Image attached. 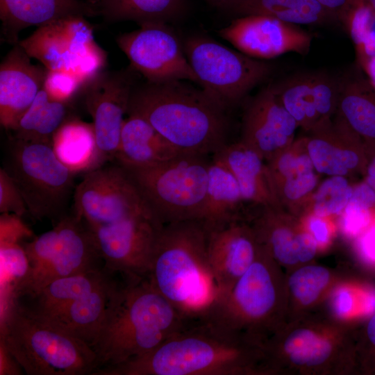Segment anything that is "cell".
<instances>
[{"instance_id": "20", "label": "cell", "mask_w": 375, "mask_h": 375, "mask_svg": "<svg viewBox=\"0 0 375 375\" xmlns=\"http://www.w3.org/2000/svg\"><path fill=\"white\" fill-rule=\"evenodd\" d=\"M260 247L252 226L244 220L210 231L209 260L223 299L255 261Z\"/></svg>"}, {"instance_id": "36", "label": "cell", "mask_w": 375, "mask_h": 375, "mask_svg": "<svg viewBox=\"0 0 375 375\" xmlns=\"http://www.w3.org/2000/svg\"><path fill=\"white\" fill-rule=\"evenodd\" d=\"M353 188L348 177L328 176L309 199L310 213L324 217L340 215L350 201Z\"/></svg>"}, {"instance_id": "41", "label": "cell", "mask_w": 375, "mask_h": 375, "mask_svg": "<svg viewBox=\"0 0 375 375\" xmlns=\"http://www.w3.org/2000/svg\"><path fill=\"white\" fill-rule=\"evenodd\" d=\"M362 338L361 362L367 372H375V312L367 322Z\"/></svg>"}, {"instance_id": "34", "label": "cell", "mask_w": 375, "mask_h": 375, "mask_svg": "<svg viewBox=\"0 0 375 375\" xmlns=\"http://www.w3.org/2000/svg\"><path fill=\"white\" fill-rule=\"evenodd\" d=\"M228 12L267 15L297 26L322 24L330 13L317 0H238Z\"/></svg>"}, {"instance_id": "8", "label": "cell", "mask_w": 375, "mask_h": 375, "mask_svg": "<svg viewBox=\"0 0 375 375\" xmlns=\"http://www.w3.org/2000/svg\"><path fill=\"white\" fill-rule=\"evenodd\" d=\"M2 167L17 185L33 218L56 223L65 216L76 174L58 158L51 143L12 137Z\"/></svg>"}, {"instance_id": "44", "label": "cell", "mask_w": 375, "mask_h": 375, "mask_svg": "<svg viewBox=\"0 0 375 375\" xmlns=\"http://www.w3.org/2000/svg\"><path fill=\"white\" fill-rule=\"evenodd\" d=\"M366 153V165L364 174V182L375 193V141L363 140Z\"/></svg>"}, {"instance_id": "50", "label": "cell", "mask_w": 375, "mask_h": 375, "mask_svg": "<svg viewBox=\"0 0 375 375\" xmlns=\"http://www.w3.org/2000/svg\"><path fill=\"white\" fill-rule=\"evenodd\" d=\"M90 3L95 6L98 8V5L99 4L101 0H87Z\"/></svg>"}, {"instance_id": "17", "label": "cell", "mask_w": 375, "mask_h": 375, "mask_svg": "<svg viewBox=\"0 0 375 375\" xmlns=\"http://www.w3.org/2000/svg\"><path fill=\"white\" fill-rule=\"evenodd\" d=\"M340 79L324 73L294 75L272 85L280 102L307 133L334 117Z\"/></svg>"}, {"instance_id": "3", "label": "cell", "mask_w": 375, "mask_h": 375, "mask_svg": "<svg viewBox=\"0 0 375 375\" xmlns=\"http://www.w3.org/2000/svg\"><path fill=\"white\" fill-rule=\"evenodd\" d=\"M127 114L143 117L183 153L212 156L228 143L226 110L187 81L138 83Z\"/></svg>"}, {"instance_id": "28", "label": "cell", "mask_w": 375, "mask_h": 375, "mask_svg": "<svg viewBox=\"0 0 375 375\" xmlns=\"http://www.w3.org/2000/svg\"><path fill=\"white\" fill-rule=\"evenodd\" d=\"M363 140L375 141V86L361 74L340 80L335 113Z\"/></svg>"}, {"instance_id": "39", "label": "cell", "mask_w": 375, "mask_h": 375, "mask_svg": "<svg viewBox=\"0 0 375 375\" xmlns=\"http://www.w3.org/2000/svg\"><path fill=\"white\" fill-rule=\"evenodd\" d=\"M374 15L375 12L366 0H358L347 12L343 22L356 47L372 31Z\"/></svg>"}, {"instance_id": "43", "label": "cell", "mask_w": 375, "mask_h": 375, "mask_svg": "<svg viewBox=\"0 0 375 375\" xmlns=\"http://www.w3.org/2000/svg\"><path fill=\"white\" fill-rule=\"evenodd\" d=\"M317 243L308 231H301L297 234V255L299 262H305L312 260L316 254Z\"/></svg>"}, {"instance_id": "16", "label": "cell", "mask_w": 375, "mask_h": 375, "mask_svg": "<svg viewBox=\"0 0 375 375\" xmlns=\"http://www.w3.org/2000/svg\"><path fill=\"white\" fill-rule=\"evenodd\" d=\"M219 34L239 51L258 60L290 52L306 55L312 41V36L297 25L262 15L240 16Z\"/></svg>"}, {"instance_id": "7", "label": "cell", "mask_w": 375, "mask_h": 375, "mask_svg": "<svg viewBox=\"0 0 375 375\" xmlns=\"http://www.w3.org/2000/svg\"><path fill=\"white\" fill-rule=\"evenodd\" d=\"M30 271L15 298L31 295L54 280L104 268V261L88 224L73 215L60 218L52 229L25 243Z\"/></svg>"}, {"instance_id": "27", "label": "cell", "mask_w": 375, "mask_h": 375, "mask_svg": "<svg viewBox=\"0 0 375 375\" xmlns=\"http://www.w3.org/2000/svg\"><path fill=\"white\" fill-rule=\"evenodd\" d=\"M115 272L104 267L101 270L58 278L33 294L15 300L33 315L48 318L92 292L106 282Z\"/></svg>"}, {"instance_id": "32", "label": "cell", "mask_w": 375, "mask_h": 375, "mask_svg": "<svg viewBox=\"0 0 375 375\" xmlns=\"http://www.w3.org/2000/svg\"><path fill=\"white\" fill-rule=\"evenodd\" d=\"M74 110V101L53 100L42 88L11 131L12 137L52 144L56 132L69 119L76 116Z\"/></svg>"}, {"instance_id": "1", "label": "cell", "mask_w": 375, "mask_h": 375, "mask_svg": "<svg viewBox=\"0 0 375 375\" xmlns=\"http://www.w3.org/2000/svg\"><path fill=\"white\" fill-rule=\"evenodd\" d=\"M269 369L264 343L213 319L186 321L151 351L93 375H243Z\"/></svg>"}, {"instance_id": "5", "label": "cell", "mask_w": 375, "mask_h": 375, "mask_svg": "<svg viewBox=\"0 0 375 375\" xmlns=\"http://www.w3.org/2000/svg\"><path fill=\"white\" fill-rule=\"evenodd\" d=\"M28 375H92L96 354L88 344L23 308L1 312V340Z\"/></svg>"}, {"instance_id": "33", "label": "cell", "mask_w": 375, "mask_h": 375, "mask_svg": "<svg viewBox=\"0 0 375 375\" xmlns=\"http://www.w3.org/2000/svg\"><path fill=\"white\" fill-rule=\"evenodd\" d=\"M188 9L187 0H101L99 16L107 22H165L179 19Z\"/></svg>"}, {"instance_id": "9", "label": "cell", "mask_w": 375, "mask_h": 375, "mask_svg": "<svg viewBox=\"0 0 375 375\" xmlns=\"http://www.w3.org/2000/svg\"><path fill=\"white\" fill-rule=\"evenodd\" d=\"M200 88L227 111L272 72V66L204 36L183 43Z\"/></svg>"}, {"instance_id": "6", "label": "cell", "mask_w": 375, "mask_h": 375, "mask_svg": "<svg viewBox=\"0 0 375 375\" xmlns=\"http://www.w3.org/2000/svg\"><path fill=\"white\" fill-rule=\"evenodd\" d=\"M210 160L206 155L183 153L151 165L121 166L155 216L167 224L203 219Z\"/></svg>"}, {"instance_id": "12", "label": "cell", "mask_w": 375, "mask_h": 375, "mask_svg": "<svg viewBox=\"0 0 375 375\" xmlns=\"http://www.w3.org/2000/svg\"><path fill=\"white\" fill-rule=\"evenodd\" d=\"M139 26L115 39L135 72L150 83L181 80L198 84L183 45L169 24L146 22Z\"/></svg>"}, {"instance_id": "45", "label": "cell", "mask_w": 375, "mask_h": 375, "mask_svg": "<svg viewBox=\"0 0 375 375\" xmlns=\"http://www.w3.org/2000/svg\"><path fill=\"white\" fill-rule=\"evenodd\" d=\"M333 307L339 317H344L351 311L353 299L349 290L340 288L336 291L333 297Z\"/></svg>"}, {"instance_id": "31", "label": "cell", "mask_w": 375, "mask_h": 375, "mask_svg": "<svg viewBox=\"0 0 375 375\" xmlns=\"http://www.w3.org/2000/svg\"><path fill=\"white\" fill-rule=\"evenodd\" d=\"M266 360L269 369L281 357H287L299 367H319L333 353L332 342L320 333L308 328H299L287 337H274L265 342Z\"/></svg>"}, {"instance_id": "15", "label": "cell", "mask_w": 375, "mask_h": 375, "mask_svg": "<svg viewBox=\"0 0 375 375\" xmlns=\"http://www.w3.org/2000/svg\"><path fill=\"white\" fill-rule=\"evenodd\" d=\"M163 225L153 213L110 224H88L104 267L135 277L147 276L151 255Z\"/></svg>"}, {"instance_id": "26", "label": "cell", "mask_w": 375, "mask_h": 375, "mask_svg": "<svg viewBox=\"0 0 375 375\" xmlns=\"http://www.w3.org/2000/svg\"><path fill=\"white\" fill-rule=\"evenodd\" d=\"M115 158L122 166H146L162 162L183 152L178 150L146 119L127 114Z\"/></svg>"}, {"instance_id": "22", "label": "cell", "mask_w": 375, "mask_h": 375, "mask_svg": "<svg viewBox=\"0 0 375 375\" xmlns=\"http://www.w3.org/2000/svg\"><path fill=\"white\" fill-rule=\"evenodd\" d=\"M70 16L92 17L99 12L87 0H0L1 41L14 45L23 29Z\"/></svg>"}, {"instance_id": "14", "label": "cell", "mask_w": 375, "mask_h": 375, "mask_svg": "<svg viewBox=\"0 0 375 375\" xmlns=\"http://www.w3.org/2000/svg\"><path fill=\"white\" fill-rule=\"evenodd\" d=\"M18 44L47 69L76 75L104 50L95 41L93 28L83 16H70L39 26Z\"/></svg>"}, {"instance_id": "18", "label": "cell", "mask_w": 375, "mask_h": 375, "mask_svg": "<svg viewBox=\"0 0 375 375\" xmlns=\"http://www.w3.org/2000/svg\"><path fill=\"white\" fill-rule=\"evenodd\" d=\"M298 124L277 97L272 85L263 88L247 105L240 141L269 161L295 140Z\"/></svg>"}, {"instance_id": "49", "label": "cell", "mask_w": 375, "mask_h": 375, "mask_svg": "<svg viewBox=\"0 0 375 375\" xmlns=\"http://www.w3.org/2000/svg\"><path fill=\"white\" fill-rule=\"evenodd\" d=\"M372 10L375 12V0H366Z\"/></svg>"}, {"instance_id": "47", "label": "cell", "mask_w": 375, "mask_h": 375, "mask_svg": "<svg viewBox=\"0 0 375 375\" xmlns=\"http://www.w3.org/2000/svg\"><path fill=\"white\" fill-rule=\"evenodd\" d=\"M330 12H337L343 20L349 9L358 0H317Z\"/></svg>"}, {"instance_id": "21", "label": "cell", "mask_w": 375, "mask_h": 375, "mask_svg": "<svg viewBox=\"0 0 375 375\" xmlns=\"http://www.w3.org/2000/svg\"><path fill=\"white\" fill-rule=\"evenodd\" d=\"M18 43L0 65V123L12 131L43 88L47 69L34 65Z\"/></svg>"}, {"instance_id": "10", "label": "cell", "mask_w": 375, "mask_h": 375, "mask_svg": "<svg viewBox=\"0 0 375 375\" xmlns=\"http://www.w3.org/2000/svg\"><path fill=\"white\" fill-rule=\"evenodd\" d=\"M281 286L276 261L261 245L255 261L237 281L210 319L265 342L276 326Z\"/></svg>"}, {"instance_id": "29", "label": "cell", "mask_w": 375, "mask_h": 375, "mask_svg": "<svg viewBox=\"0 0 375 375\" xmlns=\"http://www.w3.org/2000/svg\"><path fill=\"white\" fill-rule=\"evenodd\" d=\"M244 203L238 182L231 172L211 159L202 219L208 228L211 231L231 222L244 220L241 209Z\"/></svg>"}, {"instance_id": "13", "label": "cell", "mask_w": 375, "mask_h": 375, "mask_svg": "<svg viewBox=\"0 0 375 375\" xmlns=\"http://www.w3.org/2000/svg\"><path fill=\"white\" fill-rule=\"evenodd\" d=\"M138 75L130 65L119 70H104L85 84L79 97L92 118L101 165L114 160L127 114L131 94ZM103 166V165H101Z\"/></svg>"}, {"instance_id": "24", "label": "cell", "mask_w": 375, "mask_h": 375, "mask_svg": "<svg viewBox=\"0 0 375 375\" xmlns=\"http://www.w3.org/2000/svg\"><path fill=\"white\" fill-rule=\"evenodd\" d=\"M212 159L231 172L244 202L261 207L279 206L269 178L266 162L253 149L240 140L228 143L215 153Z\"/></svg>"}, {"instance_id": "11", "label": "cell", "mask_w": 375, "mask_h": 375, "mask_svg": "<svg viewBox=\"0 0 375 375\" xmlns=\"http://www.w3.org/2000/svg\"><path fill=\"white\" fill-rule=\"evenodd\" d=\"M73 199L74 215L89 225L153 213L127 172L117 163L85 174L74 188Z\"/></svg>"}, {"instance_id": "35", "label": "cell", "mask_w": 375, "mask_h": 375, "mask_svg": "<svg viewBox=\"0 0 375 375\" xmlns=\"http://www.w3.org/2000/svg\"><path fill=\"white\" fill-rule=\"evenodd\" d=\"M1 311L15 299L18 288L26 279L30 265L19 241L0 239Z\"/></svg>"}, {"instance_id": "46", "label": "cell", "mask_w": 375, "mask_h": 375, "mask_svg": "<svg viewBox=\"0 0 375 375\" xmlns=\"http://www.w3.org/2000/svg\"><path fill=\"white\" fill-rule=\"evenodd\" d=\"M0 374H21L22 367L11 353L0 344Z\"/></svg>"}, {"instance_id": "23", "label": "cell", "mask_w": 375, "mask_h": 375, "mask_svg": "<svg viewBox=\"0 0 375 375\" xmlns=\"http://www.w3.org/2000/svg\"><path fill=\"white\" fill-rule=\"evenodd\" d=\"M268 174L279 206L306 203L318 186V173L306 148L292 146L268 164Z\"/></svg>"}, {"instance_id": "42", "label": "cell", "mask_w": 375, "mask_h": 375, "mask_svg": "<svg viewBox=\"0 0 375 375\" xmlns=\"http://www.w3.org/2000/svg\"><path fill=\"white\" fill-rule=\"evenodd\" d=\"M325 218L312 213L307 218L308 232L319 247L326 245L330 239V228Z\"/></svg>"}, {"instance_id": "38", "label": "cell", "mask_w": 375, "mask_h": 375, "mask_svg": "<svg viewBox=\"0 0 375 375\" xmlns=\"http://www.w3.org/2000/svg\"><path fill=\"white\" fill-rule=\"evenodd\" d=\"M84 85L72 72L48 69L42 88L53 100L73 102L79 97Z\"/></svg>"}, {"instance_id": "40", "label": "cell", "mask_w": 375, "mask_h": 375, "mask_svg": "<svg viewBox=\"0 0 375 375\" xmlns=\"http://www.w3.org/2000/svg\"><path fill=\"white\" fill-rule=\"evenodd\" d=\"M0 212L21 217L28 212L19 189L2 167L0 169Z\"/></svg>"}, {"instance_id": "30", "label": "cell", "mask_w": 375, "mask_h": 375, "mask_svg": "<svg viewBox=\"0 0 375 375\" xmlns=\"http://www.w3.org/2000/svg\"><path fill=\"white\" fill-rule=\"evenodd\" d=\"M52 147L58 158L75 174L101 167L92 123L77 116L65 122L56 132Z\"/></svg>"}, {"instance_id": "19", "label": "cell", "mask_w": 375, "mask_h": 375, "mask_svg": "<svg viewBox=\"0 0 375 375\" xmlns=\"http://www.w3.org/2000/svg\"><path fill=\"white\" fill-rule=\"evenodd\" d=\"M306 146L318 174L349 177L364 174L366 153L363 140L337 115L308 132Z\"/></svg>"}, {"instance_id": "25", "label": "cell", "mask_w": 375, "mask_h": 375, "mask_svg": "<svg viewBox=\"0 0 375 375\" xmlns=\"http://www.w3.org/2000/svg\"><path fill=\"white\" fill-rule=\"evenodd\" d=\"M126 276L120 272H115L106 282L92 292L70 303L51 317L42 319L92 347L112 299Z\"/></svg>"}, {"instance_id": "48", "label": "cell", "mask_w": 375, "mask_h": 375, "mask_svg": "<svg viewBox=\"0 0 375 375\" xmlns=\"http://www.w3.org/2000/svg\"><path fill=\"white\" fill-rule=\"evenodd\" d=\"M212 6L228 11L238 0H206Z\"/></svg>"}, {"instance_id": "4", "label": "cell", "mask_w": 375, "mask_h": 375, "mask_svg": "<svg viewBox=\"0 0 375 375\" xmlns=\"http://www.w3.org/2000/svg\"><path fill=\"white\" fill-rule=\"evenodd\" d=\"M185 322L147 276H126L92 344L97 357L96 370L151 351Z\"/></svg>"}, {"instance_id": "2", "label": "cell", "mask_w": 375, "mask_h": 375, "mask_svg": "<svg viewBox=\"0 0 375 375\" xmlns=\"http://www.w3.org/2000/svg\"><path fill=\"white\" fill-rule=\"evenodd\" d=\"M210 230L201 219L164 224L147 277L187 321L210 319L223 297L208 255Z\"/></svg>"}, {"instance_id": "37", "label": "cell", "mask_w": 375, "mask_h": 375, "mask_svg": "<svg viewBox=\"0 0 375 375\" xmlns=\"http://www.w3.org/2000/svg\"><path fill=\"white\" fill-rule=\"evenodd\" d=\"M330 279L328 271L321 266L299 268L290 277L288 286L294 298L301 305L312 303L326 288Z\"/></svg>"}]
</instances>
